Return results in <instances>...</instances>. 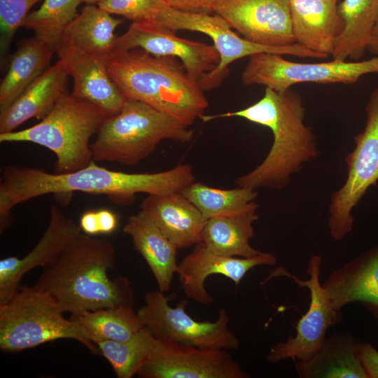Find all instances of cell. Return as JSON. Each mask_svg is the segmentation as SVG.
I'll use <instances>...</instances> for the list:
<instances>
[{
    "mask_svg": "<svg viewBox=\"0 0 378 378\" xmlns=\"http://www.w3.org/2000/svg\"><path fill=\"white\" fill-rule=\"evenodd\" d=\"M0 184V232L11 224V209L34 197L53 194L70 197L73 192L132 197L137 193L167 195L179 192L195 181L192 169L181 164L156 173H126L102 167L92 160L86 167L66 174L9 165Z\"/></svg>",
    "mask_w": 378,
    "mask_h": 378,
    "instance_id": "1",
    "label": "cell"
},
{
    "mask_svg": "<svg viewBox=\"0 0 378 378\" xmlns=\"http://www.w3.org/2000/svg\"><path fill=\"white\" fill-rule=\"evenodd\" d=\"M115 262L116 251L110 240L81 233L42 267L33 286L71 314L133 306L134 295L128 279L108 277Z\"/></svg>",
    "mask_w": 378,
    "mask_h": 378,
    "instance_id": "2",
    "label": "cell"
},
{
    "mask_svg": "<svg viewBox=\"0 0 378 378\" xmlns=\"http://www.w3.org/2000/svg\"><path fill=\"white\" fill-rule=\"evenodd\" d=\"M304 114L302 97L291 88L279 92L265 88L262 97L245 108L218 115L204 114L200 119L207 122L239 117L270 129L273 143L266 158L253 171L238 178L236 183L253 190H281L305 162L318 155L313 130L304 123Z\"/></svg>",
    "mask_w": 378,
    "mask_h": 378,
    "instance_id": "3",
    "label": "cell"
},
{
    "mask_svg": "<svg viewBox=\"0 0 378 378\" xmlns=\"http://www.w3.org/2000/svg\"><path fill=\"white\" fill-rule=\"evenodd\" d=\"M108 71L127 99L147 104L187 127L208 106L198 82L176 58L132 49L115 55Z\"/></svg>",
    "mask_w": 378,
    "mask_h": 378,
    "instance_id": "4",
    "label": "cell"
},
{
    "mask_svg": "<svg viewBox=\"0 0 378 378\" xmlns=\"http://www.w3.org/2000/svg\"><path fill=\"white\" fill-rule=\"evenodd\" d=\"M188 127L147 104L127 99L119 112L101 124L91 144L92 159L134 166L163 140L192 141L194 132Z\"/></svg>",
    "mask_w": 378,
    "mask_h": 378,
    "instance_id": "5",
    "label": "cell"
},
{
    "mask_svg": "<svg viewBox=\"0 0 378 378\" xmlns=\"http://www.w3.org/2000/svg\"><path fill=\"white\" fill-rule=\"evenodd\" d=\"M105 118L96 106L66 94L38 123L0 133V142H31L42 146L56 155L55 173H70L86 167L93 160L90 140Z\"/></svg>",
    "mask_w": 378,
    "mask_h": 378,
    "instance_id": "6",
    "label": "cell"
},
{
    "mask_svg": "<svg viewBox=\"0 0 378 378\" xmlns=\"http://www.w3.org/2000/svg\"><path fill=\"white\" fill-rule=\"evenodd\" d=\"M56 301L34 286H21L6 303L0 304V349L14 353L60 339L74 340L92 354H101L72 320L63 316Z\"/></svg>",
    "mask_w": 378,
    "mask_h": 378,
    "instance_id": "7",
    "label": "cell"
},
{
    "mask_svg": "<svg viewBox=\"0 0 378 378\" xmlns=\"http://www.w3.org/2000/svg\"><path fill=\"white\" fill-rule=\"evenodd\" d=\"M154 23L169 29L198 31L209 36L214 43L220 60L216 68L204 74L198 81L204 90L217 88L228 75L230 64L246 56L260 52L288 55L299 57L323 58L299 43L287 47H272L253 43L239 36L229 24L215 13L184 11L167 6Z\"/></svg>",
    "mask_w": 378,
    "mask_h": 378,
    "instance_id": "8",
    "label": "cell"
},
{
    "mask_svg": "<svg viewBox=\"0 0 378 378\" xmlns=\"http://www.w3.org/2000/svg\"><path fill=\"white\" fill-rule=\"evenodd\" d=\"M161 290L148 292L145 304L137 311L142 326L155 338L206 349L233 350L240 342L229 328L230 318L224 309L214 322L197 321L186 312V300L175 307L169 304L172 295Z\"/></svg>",
    "mask_w": 378,
    "mask_h": 378,
    "instance_id": "9",
    "label": "cell"
},
{
    "mask_svg": "<svg viewBox=\"0 0 378 378\" xmlns=\"http://www.w3.org/2000/svg\"><path fill=\"white\" fill-rule=\"evenodd\" d=\"M370 74H378V56L366 60L304 63L260 52L249 57L241 80L245 85H262L281 92L303 83L353 84Z\"/></svg>",
    "mask_w": 378,
    "mask_h": 378,
    "instance_id": "10",
    "label": "cell"
},
{
    "mask_svg": "<svg viewBox=\"0 0 378 378\" xmlns=\"http://www.w3.org/2000/svg\"><path fill=\"white\" fill-rule=\"evenodd\" d=\"M365 111V128L356 136V146L345 159L346 180L331 196L328 227L336 241L342 240L351 231L353 209L378 180V86L370 94Z\"/></svg>",
    "mask_w": 378,
    "mask_h": 378,
    "instance_id": "11",
    "label": "cell"
},
{
    "mask_svg": "<svg viewBox=\"0 0 378 378\" xmlns=\"http://www.w3.org/2000/svg\"><path fill=\"white\" fill-rule=\"evenodd\" d=\"M321 257L312 255L307 265L308 279H300L283 267L272 270L262 283L276 276L290 279L298 286L309 292L308 310L296 325L294 336L275 344L269 351L267 360L271 363L293 359L307 360L322 346L328 328L341 319V313L335 310L326 292L321 284Z\"/></svg>",
    "mask_w": 378,
    "mask_h": 378,
    "instance_id": "12",
    "label": "cell"
},
{
    "mask_svg": "<svg viewBox=\"0 0 378 378\" xmlns=\"http://www.w3.org/2000/svg\"><path fill=\"white\" fill-rule=\"evenodd\" d=\"M144 378H248L225 349H206L155 338L138 372Z\"/></svg>",
    "mask_w": 378,
    "mask_h": 378,
    "instance_id": "13",
    "label": "cell"
},
{
    "mask_svg": "<svg viewBox=\"0 0 378 378\" xmlns=\"http://www.w3.org/2000/svg\"><path fill=\"white\" fill-rule=\"evenodd\" d=\"M136 48L154 56L178 59L197 82L214 71L220 60L214 46L181 38L175 31L154 22H132L128 29L118 36L115 55Z\"/></svg>",
    "mask_w": 378,
    "mask_h": 378,
    "instance_id": "14",
    "label": "cell"
},
{
    "mask_svg": "<svg viewBox=\"0 0 378 378\" xmlns=\"http://www.w3.org/2000/svg\"><path fill=\"white\" fill-rule=\"evenodd\" d=\"M214 13L253 43L272 47L296 43L290 0H220Z\"/></svg>",
    "mask_w": 378,
    "mask_h": 378,
    "instance_id": "15",
    "label": "cell"
},
{
    "mask_svg": "<svg viewBox=\"0 0 378 378\" xmlns=\"http://www.w3.org/2000/svg\"><path fill=\"white\" fill-rule=\"evenodd\" d=\"M276 263V258L270 253L261 252L252 258L230 257L218 254L200 242L178 263L176 274L187 297L200 304H208L213 302L205 288L208 276L222 275L238 286L255 267L273 266Z\"/></svg>",
    "mask_w": 378,
    "mask_h": 378,
    "instance_id": "16",
    "label": "cell"
},
{
    "mask_svg": "<svg viewBox=\"0 0 378 378\" xmlns=\"http://www.w3.org/2000/svg\"><path fill=\"white\" fill-rule=\"evenodd\" d=\"M81 233L79 224L57 206L52 205L48 225L33 249L22 258L10 256L0 260V304L6 303L17 293L26 273L50 263Z\"/></svg>",
    "mask_w": 378,
    "mask_h": 378,
    "instance_id": "17",
    "label": "cell"
},
{
    "mask_svg": "<svg viewBox=\"0 0 378 378\" xmlns=\"http://www.w3.org/2000/svg\"><path fill=\"white\" fill-rule=\"evenodd\" d=\"M322 285L337 312L358 302L378 319V246L332 270Z\"/></svg>",
    "mask_w": 378,
    "mask_h": 378,
    "instance_id": "18",
    "label": "cell"
},
{
    "mask_svg": "<svg viewBox=\"0 0 378 378\" xmlns=\"http://www.w3.org/2000/svg\"><path fill=\"white\" fill-rule=\"evenodd\" d=\"M122 22L97 4H86L65 29L56 48L58 57L94 56L110 60L115 52V31Z\"/></svg>",
    "mask_w": 378,
    "mask_h": 378,
    "instance_id": "19",
    "label": "cell"
},
{
    "mask_svg": "<svg viewBox=\"0 0 378 378\" xmlns=\"http://www.w3.org/2000/svg\"><path fill=\"white\" fill-rule=\"evenodd\" d=\"M337 1L290 0L295 42L323 58L332 55L344 29Z\"/></svg>",
    "mask_w": 378,
    "mask_h": 378,
    "instance_id": "20",
    "label": "cell"
},
{
    "mask_svg": "<svg viewBox=\"0 0 378 378\" xmlns=\"http://www.w3.org/2000/svg\"><path fill=\"white\" fill-rule=\"evenodd\" d=\"M141 211L177 249L201 242L206 220L181 192L148 195L141 204Z\"/></svg>",
    "mask_w": 378,
    "mask_h": 378,
    "instance_id": "21",
    "label": "cell"
},
{
    "mask_svg": "<svg viewBox=\"0 0 378 378\" xmlns=\"http://www.w3.org/2000/svg\"><path fill=\"white\" fill-rule=\"evenodd\" d=\"M68 73L61 59L48 68L5 110L0 111V133L15 131L28 120L43 119L67 93Z\"/></svg>",
    "mask_w": 378,
    "mask_h": 378,
    "instance_id": "22",
    "label": "cell"
},
{
    "mask_svg": "<svg viewBox=\"0 0 378 378\" xmlns=\"http://www.w3.org/2000/svg\"><path fill=\"white\" fill-rule=\"evenodd\" d=\"M73 80L71 95L99 108L106 117L119 112L127 101L108 71L109 60L94 56L59 58Z\"/></svg>",
    "mask_w": 378,
    "mask_h": 378,
    "instance_id": "23",
    "label": "cell"
},
{
    "mask_svg": "<svg viewBox=\"0 0 378 378\" xmlns=\"http://www.w3.org/2000/svg\"><path fill=\"white\" fill-rule=\"evenodd\" d=\"M360 342L347 331L326 337L321 348L307 360H294L300 378H368L358 351Z\"/></svg>",
    "mask_w": 378,
    "mask_h": 378,
    "instance_id": "24",
    "label": "cell"
},
{
    "mask_svg": "<svg viewBox=\"0 0 378 378\" xmlns=\"http://www.w3.org/2000/svg\"><path fill=\"white\" fill-rule=\"evenodd\" d=\"M123 231L146 260L159 290L168 292L177 272V248L141 211L127 218Z\"/></svg>",
    "mask_w": 378,
    "mask_h": 378,
    "instance_id": "25",
    "label": "cell"
},
{
    "mask_svg": "<svg viewBox=\"0 0 378 378\" xmlns=\"http://www.w3.org/2000/svg\"><path fill=\"white\" fill-rule=\"evenodd\" d=\"M258 206L234 215L206 220L201 243L209 250L225 256L252 258L262 251L253 248L249 240L254 236L253 224L258 220Z\"/></svg>",
    "mask_w": 378,
    "mask_h": 378,
    "instance_id": "26",
    "label": "cell"
},
{
    "mask_svg": "<svg viewBox=\"0 0 378 378\" xmlns=\"http://www.w3.org/2000/svg\"><path fill=\"white\" fill-rule=\"evenodd\" d=\"M56 50L36 37L22 42L13 55L0 84V111L17 97L47 69Z\"/></svg>",
    "mask_w": 378,
    "mask_h": 378,
    "instance_id": "27",
    "label": "cell"
},
{
    "mask_svg": "<svg viewBox=\"0 0 378 378\" xmlns=\"http://www.w3.org/2000/svg\"><path fill=\"white\" fill-rule=\"evenodd\" d=\"M338 10L344 22L332 59L359 60L367 50L371 31L378 20V0H342Z\"/></svg>",
    "mask_w": 378,
    "mask_h": 378,
    "instance_id": "28",
    "label": "cell"
},
{
    "mask_svg": "<svg viewBox=\"0 0 378 378\" xmlns=\"http://www.w3.org/2000/svg\"><path fill=\"white\" fill-rule=\"evenodd\" d=\"M69 318L96 344L102 341H128L144 328L133 306L86 311L71 314Z\"/></svg>",
    "mask_w": 378,
    "mask_h": 378,
    "instance_id": "29",
    "label": "cell"
},
{
    "mask_svg": "<svg viewBox=\"0 0 378 378\" xmlns=\"http://www.w3.org/2000/svg\"><path fill=\"white\" fill-rule=\"evenodd\" d=\"M181 192L202 213L205 220L234 215L258 206L255 190L239 187L220 189L193 181Z\"/></svg>",
    "mask_w": 378,
    "mask_h": 378,
    "instance_id": "30",
    "label": "cell"
},
{
    "mask_svg": "<svg viewBox=\"0 0 378 378\" xmlns=\"http://www.w3.org/2000/svg\"><path fill=\"white\" fill-rule=\"evenodd\" d=\"M82 0H43L40 8L27 16L22 27L31 29L39 41L55 48L69 24L78 15Z\"/></svg>",
    "mask_w": 378,
    "mask_h": 378,
    "instance_id": "31",
    "label": "cell"
},
{
    "mask_svg": "<svg viewBox=\"0 0 378 378\" xmlns=\"http://www.w3.org/2000/svg\"><path fill=\"white\" fill-rule=\"evenodd\" d=\"M155 337L143 328L126 342L102 341L97 343L100 354L109 362L118 378L138 374L146 360Z\"/></svg>",
    "mask_w": 378,
    "mask_h": 378,
    "instance_id": "32",
    "label": "cell"
},
{
    "mask_svg": "<svg viewBox=\"0 0 378 378\" xmlns=\"http://www.w3.org/2000/svg\"><path fill=\"white\" fill-rule=\"evenodd\" d=\"M97 5L111 15H120L132 22H154L169 6L164 0H99Z\"/></svg>",
    "mask_w": 378,
    "mask_h": 378,
    "instance_id": "33",
    "label": "cell"
},
{
    "mask_svg": "<svg viewBox=\"0 0 378 378\" xmlns=\"http://www.w3.org/2000/svg\"><path fill=\"white\" fill-rule=\"evenodd\" d=\"M43 0H0L1 48L9 47L17 30L22 27L29 10Z\"/></svg>",
    "mask_w": 378,
    "mask_h": 378,
    "instance_id": "34",
    "label": "cell"
},
{
    "mask_svg": "<svg viewBox=\"0 0 378 378\" xmlns=\"http://www.w3.org/2000/svg\"><path fill=\"white\" fill-rule=\"evenodd\" d=\"M358 354L368 378H378V351L368 342H360Z\"/></svg>",
    "mask_w": 378,
    "mask_h": 378,
    "instance_id": "35",
    "label": "cell"
},
{
    "mask_svg": "<svg viewBox=\"0 0 378 378\" xmlns=\"http://www.w3.org/2000/svg\"><path fill=\"white\" fill-rule=\"evenodd\" d=\"M171 7L184 11L196 13H214L220 0H164Z\"/></svg>",
    "mask_w": 378,
    "mask_h": 378,
    "instance_id": "36",
    "label": "cell"
},
{
    "mask_svg": "<svg viewBox=\"0 0 378 378\" xmlns=\"http://www.w3.org/2000/svg\"><path fill=\"white\" fill-rule=\"evenodd\" d=\"M99 234H111L118 226V217L115 213L108 209L97 211Z\"/></svg>",
    "mask_w": 378,
    "mask_h": 378,
    "instance_id": "37",
    "label": "cell"
},
{
    "mask_svg": "<svg viewBox=\"0 0 378 378\" xmlns=\"http://www.w3.org/2000/svg\"><path fill=\"white\" fill-rule=\"evenodd\" d=\"M78 224L85 234L92 236L99 234L97 211H87L83 213Z\"/></svg>",
    "mask_w": 378,
    "mask_h": 378,
    "instance_id": "38",
    "label": "cell"
},
{
    "mask_svg": "<svg viewBox=\"0 0 378 378\" xmlns=\"http://www.w3.org/2000/svg\"><path fill=\"white\" fill-rule=\"evenodd\" d=\"M367 50L378 56V20L376 22L369 38Z\"/></svg>",
    "mask_w": 378,
    "mask_h": 378,
    "instance_id": "39",
    "label": "cell"
},
{
    "mask_svg": "<svg viewBox=\"0 0 378 378\" xmlns=\"http://www.w3.org/2000/svg\"><path fill=\"white\" fill-rule=\"evenodd\" d=\"M86 4H97L99 0H82Z\"/></svg>",
    "mask_w": 378,
    "mask_h": 378,
    "instance_id": "40",
    "label": "cell"
}]
</instances>
